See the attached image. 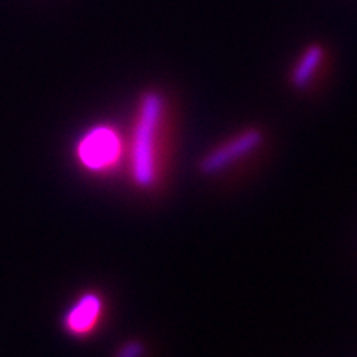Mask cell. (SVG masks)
Listing matches in <instances>:
<instances>
[{
  "label": "cell",
  "instance_id": "obj_1",
  "mask_svg": "<svg viewBox=\"0 0 357 357\" xmlns=\"http://www.w3.org/2000/svg\"><path fill=\"white\" fill-rule=\"evenodd\" d=\"M167 119V97L160 89H149L140 97L131 137V176L142 189H149L158 181L160 143Z\"/></svg>",
  "mask_w": 357,
  "mask_h": 357
},
{
  "label": "cell",
  "instance_id": "obj_2",
  "mask_svg": "<svg viewBox=\"0 0 357 357\" xmlns=\"http://www.w3.org/2000/svg\"><path fill=\"white\" fill-rule=\"evenodd\" d=\"M264 143V134L258 128H248L231 137L216 149L208 152L199 162V170L206 176L219 174L229 165L253 153Z\"/></svg>",
  "mask_w": 357,
  "mask_h": 357
},
{
  "label": "cell",
  "instance_id": "obj_3",
  "mask_svg": "<svg viewBox=\"0 0 357 357\" xmlns=\"http://www.w3.org/2000/svg\"><path fill=\"white\" fill-rule=\"evenodd\" d=\"M332 60L331 50L320 40L308 42L301 48L289 69V84L296 91H307L328 70Z\"/></svg>",
  "mask_w": 357,
  "mask_h": 357
},
{
  "label": "cell",
  "instance_id": "obj_4",
  "mask_svg": "<svg viewBox=\"0 0 357 357\" xmlns=\"http://www.w3.org/2000/svg\"><path fill=\"white\" fill-rule=\"evenodd\" d=\"M121 153L118 132L109 127H96L88 131L77 148V156L89 170L100 172L114 165Z\"/></svg>",
  "mask_w": 357,
  "mask_h": 357
},
{
  "label": "cell",
  "instance_id": "obj_5",
  "mask_svg": "<svg viewBox=\"0 0 357 357\" xmlns=\"http://www.w3.org/2000/svg\"><path fill=\"white\" fill-rule=\"evenodd\" d=\"M103 303L97 294H85L69 310L64 319L66 328L75 335H85L91 332L102 316Z\"/></svg>",
  "mask_w": 357,
  "mask_h": 357
},
{
  "label": "cell",
  "instance_id": "obj_6",
  "mask_svg": "<svg viewBox=\"0 0 357 357\" xmlns=\"http://www.w3.org/2000/svg\"><path fill=\"white\" fill-rule=\"evenodd\" d=\"M143 356H144V345L139 341L127 342L116 354V357H143Z\"/></svg>",
  "mask_w": 357,
  "mask_h": 357
}]
</instances>
